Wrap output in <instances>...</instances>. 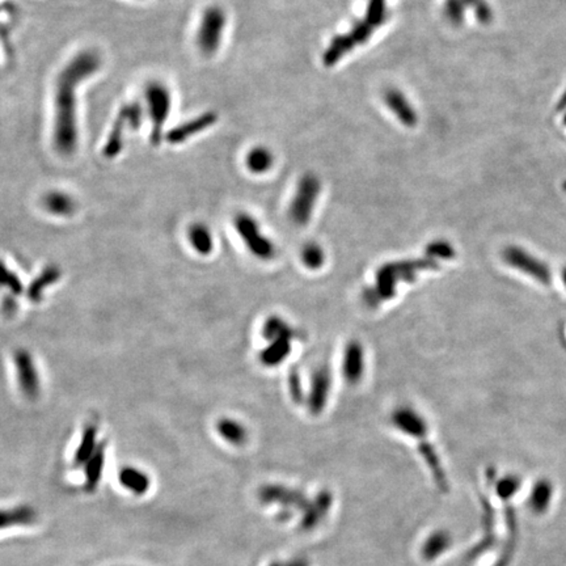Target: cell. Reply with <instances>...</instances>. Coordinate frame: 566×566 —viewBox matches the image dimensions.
I'll return each instance as SVG.
<instances>
[{
	"label": "cell",
	"mask_w": 566,
	"mask_h": 566,
	"mask_svg": "<svg viewBox=\"0 0 566 566\" xmlns=\"http://www.w3.org/2000/svg\"><path fill=\"white\" fill-rule=\"evenodd\" d=\"M519 488V480L517 477H506L500 482L498 485V493L501 497L503 498H509L512 494H515V491Z\"/></svg>",
	"instance_id": "83f0119b"
},
{
	"label": "cell",
	"mask_w": 566,
	"mask_h": 566,
	"mask_svg": "<svg viewBox=\"0 0 566 566\" xmlns=\"http://www.w3.org/2000/svg\"><path fill=\"white\" fill-rule=\"evenodd\" d=\"M15 366L21 392L29 398L37 397L39 392V379L33 356L28 350H18L15 353Z\"/></svg>",
	"instance_id": "52a82bcc"
},
{
	"label": "cell",
	"mask_w": 566,
	"mask_h": 566,
	"mask_svg": "<svg viewBox=\"0 0 566 566\" xmlns=\"http://www.w3.org/2000/svg\"><path fill=\"white\" fill-rule=\"evenodd\" d=\"M118 482L126 491L138 497L147 494L151 488L150 476L146 472L132 465H126L120 470Z\"/></svg>",
	"instance_id": "8fae6325"
},
{
	"label": "cell",
	"mask_w": 566,
	"mask_h": 566,
	"mask_svg": "<svg viewBox=\"0 0 566 566\" xmlns=\"http://www.w3.org/2000/svg\"><path fill=\"white\" fill-rule=\"evenodd\" d=\"M226 12L218 6L208 7L199 21L196 42L202 54L213 56L222 44L226 28Z\"/></svg>",
	"instance_id": "277c9868"
},
{
	"label": "cell",
	"mask_w": 566,
	"mask_h": 566,
	"mask_svg": "<svg viewBox=\"0 0 566 566\" xmlns=\"http://www.w3.org/2000/svg\"><path fill=\"white\" fill-rule=\"evenodd\" d=\"M97 435H99V426L94 422L87 424L82 439L77 444L75 456H74V465L75 467H84L85 463L94 455L97 448Z\"/></svg>",
	"instance_id": "5bb4252c"
},
{
	"label": "cell",
	"mask_w": 566,
	"mask_h": 566,
	"mask_svg": "<svg viewBox=\"0 0 566 566\" xmlns=\"http://www.w3.org/2000/svg\"><path fill=\"white\" fill-rule=\"evenodd\" d=\"M144 99L147 104V112L151 120L152 144L158 146L163 139L164 126L170 117L172 94L167 85L155 80L146 85Z\"/></svg>",
	"instance_id": "3957f363"
},
{
	"label": "cell",
	"mask_w": 566,
	"mask_h": 566,
	"mask_svg": "<svg viewBox=\"0 0 566 566\" xmlns=\"http://www.w3.org/2000/svg\"><path fill=\"white\" fill-rule=\"evenodd\" d=\"M235 227L239 235L243 237L244 243L252 251V253L263 258L273 255L274 248L272 243L264 235H261L258 225L253 218L246 214H239L235 218Z\"/></svg>",
	"instance_id": "8992f818"
},
{
	"label": "cell",
	"mask_w": 566,
	"mask_h": 566,
	"mask_svg": "<svg viewBox=\"0 0 566 566\" xmlns=\"http://www.w3.org/2000/svg\"><path fill=\"white\" fill-rule=\"evenodd\" d=\"M320 190V180L315 175L307 173L303 176L298 184L296 193L290 206V215L294 223L299 226H304L308 223L313 206L316 205V201L319 199Z\"/></svg>",
	"instance_id": "5b68a950"
},
{
	"label": "cell",
	"mask_w": 566,
	"mask_h": 566,
	"mask_svg": "<svg viewBox=\"0 0 566 566\" xmlns=\"http://www.w3.org/2000/svg\"><path fill=\"white\" fill-rule=\"evenodd\" d=\"M189 239H190V244L199 255L208 256L211 253L213 246H214V240H213V235H211L210 229L205 225L196 223L190 227Z\"/></svg>",
	"instance_id": "d6986e66"
},
{
	"label": "cell",
	"mask_w": 566,
	"mask_h": 566,
	"mask_svg": "<svg viewBox=\"0 0 566 566\" xmlns=\"http://www.w3.org/2000/svg\"><path fill=\"white\" fill-rule=\"evenodd\" d=\"M37 519V511L29 505H19L11 509H0V531L33 526Z\"/></svg>",
	"instance_id": "30bf717a"
},
{
	"label": "cell",
	"mask_w": 566,
	"mask_h": 566,
	"mask_svg": "<svg viewBox=\"0 0 566 566\" xmlns=\"http://www.w3.org/2000/svg\"><path fill=\"white\" fill-rule=\"evenodd\" d=\"M384 18H386V0H370L365 19L368 24L372 28H377L383 24Z\"/></svg>",
	"instance_id": "7402d4cb"
},
{
	"label": "cell",
	"mask_w": 566,
	"mask_h": 566,
	"mask_svg": "<svg viewBox=\"0 0 566 566\" xmlns=\"http://www.w3.org/2000/svg\"><path fill=\"white\" fill-rule=\"evenodd\" d=\"M384 101L400 122L405 125L406 127H415L418 122V117L415 108L406 99L405 94L396 88H391L384 94Z\"/></svg>",
	"instance_id": "9c48e42d"
},
{
	"label": "cell",
	"mask_w": 566,
	"mask_h": 566,
	"mask_svg": "<svg viewBox=\"0 0 566 566\" xmlns=\"http://www.w3.org/2000/svg\"><path fill=\"white\" fill-rule=\"evenodd\" d=\"M103 66V58L94 49H85L71 58L59 73L54 91L53 144L59 155L75 153L79 144L77 88Z\"/></svg>",
	"instance_id": "6da1fadb"
},
{
	"label": "cell",
	"mask_w": 566,
	"mask_h": 566,
	"mask_svg": "<svg viewBox=\"0 0 566 566\" xmlns=\"http://www.w3.org/2000/svg\"><path fill=\"white\" fill-rule=\"evenodd\" d=\"M44 208L47 213L56 217H70L75 213L76 202L70 194L61 190H53L45 194L42 199Z\"/></svg>",
	"instance_id": "4fadbf2b"
},
{
	"label": "cell",
	"mask_w": 566,
	"mask_h": 566,
	"mask_svg": "<svg viewBox=\"0 0 566 566\" xmlns=\"http://www.w3.org/2000/svg\"><path fill=\"white\" fill-rule=\"evenodd\" d=\"M508 264L515 269H519L523 274H527L529 277L538 279L541 283H547L549 281V273H548L547 266L535 261L534 258H529L527 256L519 255V253H514V251H511L509 257H508Z\"/></svg>",
	"instance_id": "9a60e30c"
},
{
	"label": "cell",
	"mask_w": 566,
	"mask_h": 566,
	"mask_svg": "<svg viewBox=\"0 0 566 566\" xmlns=\"http://www.w3.org/2000/svg\"><path fill=\"white\" fill-rule=\"evenodd\" d=\"M446 13L453 24H459L463 20V0H446Z\"/></svg>",
	"instance_id": "4316f807"
},
{
	"label": "cell",
	"mask_w": 566,
	"mask_h": 566,
	"mask_svg": "<svg viewBox=\"0 0 566 566\" xmlns=\"http://www.w3.org/2000/svg\"><path fill=\"white\" fill-rule=\"evenodd\" d=\"M372 30H374V28L368 24L367 21L362 20V21H358V23L354 24V27L351 28L349 33L351 38L354 39V42L357 44V46H358L360 44L367 42L370 37H371V34H372Z\"/></svg>",
	"instance_id": "cb8c5ba5"
},
{
	"label": "cell",
	"mask_w": 566,
	"mask_h": 566,
	"mask_svg": "<svg viewBox=\"0 0 566 566\" xmlns=\"http://www.w3.org/2000/svg\"><path fill=\"white\" fill-rule=\"evenodd\" d=\"M448 544V536L446 534H435L434 536L429 539L426 544V552L424 555L427 558H434L436 553H442Z\"/></svg>",
	"instance_id": "d4e9b609"
},
{
	"label": "cell",
	"mask_w": 566,
	"mask_h": 566,
	"mask_svg": "<svg viewBox=\"0 0 566 566\" xmlns=\"http://www.w3.org/2000/svg\"><path fill=\"white\" fill-rule=\"evenodd\" d=\"M218 122V114L214 112H206L199 117L187 121V122L177 125L176 127L170 129L167 132L165 139L170 144H181L190 139L193 135L205 132L210 129L213 125Z\"/></svg>",
	"instance_id": "ba28073f"
},
{
	"label": "cell",
	"mask_w": 566,
	"mask_h": 566,
	"mask_svg": "<svg viewBox=\"0 0 566 566\" xmlns=\"http://www.w3.org/2000/svg\"><path fill=\"white\" fill-rule=\"evenodd\" d=\"M356 46H357V44L354 42V39L351 38L350 33L336 36L332 39L329 46L325 50V53L322 56L324 66H334L340 61L341 58L344 57L345 54H348Z\"/></svg>",
	"instance_id": "e0dca14e"
},
{
	"label": "cell",
	"mask_w": 566,
	"mask_h": 566,
	"mask_svg": "<svg viewBox=\"0 0 566 566\" xmlns=\"http://www.w3.org/2000/svg\"><path fill=\"white\" fill-rule=\"evenodd\" d=\"M552 497V488L547 482H540L532 491L531 503L536 511H544Z\"/></svg>",
	"instance_id": "44dd1931"
},
{
	"label": "cell",
	"mask_w": 566,
	"mask_h": 566,
	"mask_svg": "<svg viewBox=\"0 0 566 566\" xmlns=\"http://www.w3.org/2000/svg\"><path fill=\"white\" fill-rule=\"evenodd\" d=\"M0 286L8 289L11 293H13L15 295H20L24 290L19 277L10 270L1 261H0Z\"/></svg>",
	"instance_id": "603a6c76"
},
{
	"label": "cell",
	"mask_w": 566,
	"mask_h": 566,
	"mask_svg": "<svg viewBox=\"0 0 566 566\" xmlns=\"http://www.w3.org/2000/svg\"><path fill=\"white\" fill-rule=\"evenodd\" d=\"M246 168L255 175H263L272 170L274 156L272 152L265 147H255L246 153Z\"/></svg>",
	"instance_id": "ac0fdd59"
},
{
	"label": "cell",
	"mask_w": 566,
	"mask_h": 566,
	"mask_svg": "<svg viewBox=\"0 0 566 566\" xmlns=\"http://www.w3.org/2000/svg\"><path fill=\"white\" fill-rule=\"evenodd\" d=\"M105 458H106V442H100L94 455L84 464V485L83 489L87 493H94L103 477Z\"/></svg>",
	"instance_id": "7c38bea8"
},
{
	"label": "cell",
	"mask_w": 566,
	"mask_h": 566,
	"mask_svg": "<svg viewBox=\"0 0 566 566\" xmlns=\"http://www.w3.org/2000/svg\"><path fill=\"white\" fill-rule=\"evenodd\" d=\"M61 275H62V272L56 265H50V266L45 268L37 278L29 284L28 293H27L29 299L32 302H39L42 299L44 293H45L47 287H50L54 283H57L59 281V278H61Z\"/></svg>",
	"instance_id": "2e32d148"
},
{
	"label": "cell",
	"mask_w": 566,
	"mask_h": 566,
	"mask_svg": "<svg viewBox=\"0 0 566 566\" xmlns=\"http://www.w3.org/2000/svg\"><path fill=\"white\" fill-rule=\"evenodd\" d=\"M143 121V108L139 103H127L117 114L113 127L108 135V139L103 147V155L106 159H114L123 150L125 134L127 132H137Z\"/></svg>",
	"instance_id": "7a4b0ae2"
},
{
	"label": "cell",
	"mask_w": 566,
	"mask_h": 566,
	"mask_svg": "<svg viewBox=\"0 0 566 566\" xmlns=\"http://www.w3.org/2000/svg\"><path fill=\"white\" fill-rule=\"evenodd\" d=\"M562 282H564L566 287V268L564 269V272H562Z\"/></svg>",
	"instance_id": "f1b7e54d"
},
{
	"label": "cell",
	"mask_w": 566,
	"mask_h": 566,
	"mask_svg": "<svg viewBox=\"0 0 566 566\" xmlns=\"http://www.w3.org/2000/svg\"><path fill=\"white\" fill-rule=\"evenodd\" d=\"M324 253L321 248L316 244H308L303 249V261L312 268H317L322 263Z\"/></svg>",
	"instance_id": "484cf974"
},
{
	"label": "cell",
	"mask_w": 566,
	"mask_h": 566,
	"mask_svg": "<svg viewBox=\"0 0 566 566\" xmlns=\"http://www.w3.org/2000/svg\"><path fill=\"white\" fill-rule=\"evenodd\" d=\"M217 429L219 434L222 435L228 444L240 446L246 442V429L243 427V424L236 422L234 420H229V418L220 420L218 422Z\"/></svg>",
	"instance_id": "ffe728a7"
}]
</instances>
